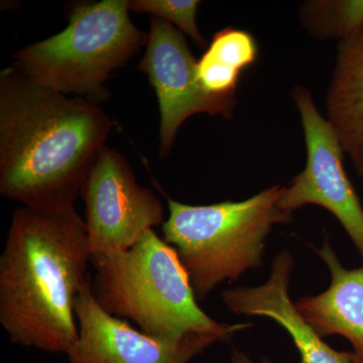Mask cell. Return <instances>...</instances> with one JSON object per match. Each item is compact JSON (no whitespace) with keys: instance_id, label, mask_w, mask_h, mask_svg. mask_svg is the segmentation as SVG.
I'll return each mask as SVG.
<instances>
[{"instance_id":"obj_1","label":"cell","mask_w":363,"mask_h":363,"mask_svg":"<svg viewBox=\"0 0 363 363\" xmlns=\"http://www.w3.org/2000/svg\"><path fill=\"white\" fill-rule=\"evenodd\" d=\"M112 123L18 67L0 73V194L39 209L74 207Z\"/></svg>"},{"instance_id":"obj_2","label":"cell","mask_w":363,"mask_h":363,"mask_svg":"<svg viewBox=\"0 0 363 363\" xmlns=\"http://www.w3.org/2000/svg\"><path fill=\"white\" fill-rule=\"evenodd\" d=\"M91 259L75 208L16 210L0 257V323L13 343L65 354L73 348Z\"/></svg>"},{"instance_id":"obj_3","label":"cell","mask_w":363,"mask_h":363,"mask_svg":"<svg viewBox=\"0 0 363 363\" xmlns=\"http://www.w3.org/2000/svg\"><path fill=\"white\" fill-rule=\"evenodd\" d=\"M91 291L102 309L133 321L152 337L178 341L190 334L216 336L221 342L252 326L215 321L198 305L175 248L154 229L123 252L93 257Z\"/></svg>"},{"instance_id":"obj_4","label":"cell","mask_w":363,"mask_h":363,"mask_svg":"<svg viewBox=\"0 0 363 363\" xmlns=\"http://www.w3.org/2000/svg\"><path fill=\"white\" fill-rule=\"evenodd\" d=\"M284 187L272 186L243 201L199 206L168 198L162 234L175 247L198 301L262 266L274 227L293 220V214L279 206Z\"/></svg>"},{"instance_id":"obj_5","label":"cell","mask_w":363,"mask_h":363,"mask_svg":"<svg viewBox=\"0 0 363 363\" xmlns=\"http://www.w3.org/2000/svg\"><path fill=\"white\" fill-rule=\"evenodd\" d=\"M128 13V0L75 4L63 32L20 50L13 66L45 87L97 104L108 97L104 84L112 72L147 44L149 35Z\"/></svg>"},{"instance_id":"obj_6","label":"cell","mask_w":363,"mask_h":363,"mask_svg":"<svg viewBox=\"0 0 363 363\" xmlns=\"http://www.w3.org/2000/svg\"><path fill=\"white\" fill-rule=\"evenodd\" d=\"M292 96L304 130L307 162L284 187L279 206L291 214L307 205L328 210L340 222L363 262V208L344 169L342 147L330 123L318 111L310 91L297 85Z\"/></svg>"},{"instance_id":"obj_7","label":"cell","mask_w":363,"mask_h":363,"mask_svg":"<svg viewBox=\"0 0 363 363\" xmlns=\"http://www.w3.org/2000/svg\"><path fill=\"white\" fill-rule=\"evenodd\" d=\"M81 196L93 257L128 250L150 229L164 224V207L138 185L130 164L104 147L86 177Z\"/></svg>"},{"instance_id":"obj_8","label":"cell","mask_w":363,"mask_h":363,"mask_svg":"<svg viewBox=\"0 0 363 363\" xmlns=\"http://www.w3.org/2000/svg\"><path fill=\"white\" fill-rule=\"evenodd\" d=\"M145 47L138 70L149 76L156 90L161 112L159 156L166 159L186 119L197 113L231 118L238 102L236 96H215L203 89L197 60L183 33L168 21L152 18Z\"/></svg>"},{"instance_id":"obj_9","label":"cell","mask_w":363,"mask_h":363,"mask_svg":"<svg viewBox=\"0 0 363 363\" xmlns=\"http://www.w3.org/2000/svg\"><path fill=\"white\" fill-rule=\"evenodd\" d=\"M77 342L68 363H189L220 339L190 334L178 341L152 337L102 309L91 291V279L75 304Z\"/></svg>"},{"instance_id":"obj_10","label":"cell","mask_w":363,"mask_h":363,"mask_svg":"<svg viewBox=\"0 0 363 363\" xmlns=\"http://www.w3.org/2000/svg\"><path fill=\"white\" fill-rule=\"evenodd\" d=\"M293 269L292 253L283 250L272 260L266 283L224 291V305L233 314L269 318L281 325L292 338L300 363H352L351 351L333 350L298 313L290 296Z\"/></svg>"},{"instance_id":"obj_11","label":"cell","mask_w":363,"mask_h":363,"mask_svg":"<svg viewBox=\"0 0 363 363\" xmlns=\"http://www.w3.org/2000/svg\"><path fill=\"white\" fill-rule=\"evenodd\" d=\"M317 252L330 271V286L318 295L298 298L296 308L320 337L347 339L352 363H363V267H344L328 240Z\"/></svg>"},{"instance_id":"obj_12","label":"cell","mask_w":363,"mask_h":363,"mask_svg":"<svg viewBox=\"0 0 363 363\" xmlns=\"http://www.w3.org/2000/svg\"><path fill=\"white\" fill-rule=\"evenodd\" d=\"M326 109L344 154L363 178V28L339 42Z\"/></svg>"},{"instance_id":"obj_13","label":"cell","mask_w":363,"mask_h":363,"mask_svg":"<svg viewBox=\"0 0 363 363\" xmlns=\"http://www.w3.org/2000/svg\"><path fill=\"white\" fill-rule=\"evenodd\" d=\"M257 55L252 33L234 28L219 30L197 63L203 89L215 96H235L241 73L257 61Z\"/></svg>"},{"instance_id":"obj_14","label":"cell","mask_w":363,"mask_h":363,"mask_svg":"<svg viewBox=\"0 0 363 363\" xmlns=\"http://www.w3.org/2000/svg\"><path fill=\"white\" fill-rule=\"evenodd\" d=\"M298 16L314 39L341 42L363 28V0H309L301 4Z\"/></svg>"},{"instance_id":"obj_15","label":"cell","mask_w":363,"mask_h":363,"mask_svg":"<svg viewBox=\"0 0 363 363\" xmlns=\"http://www.w3.org/2000/svg\"><path fill=\"white\" fill-rule=\"evenodd\" d=\"M197 0H130V11L138 13H149L154 18L168 21L175 25L192 39L200 49H206L207 42L203 38L196 21L198 6Z\"/></svg>"},{"instance_id":"obj_16","label":"cell","mask_w":363,"mask_h":363,"mask_svg":"<svg viewBox=\"0 0 363 363\" xmlns=\"http://www.w3.org/2000/svg\"><path fill=\"white\" fill-rule=\"evenodd\" d=\"M231 362L233 363H272V360L269 358H262L259 362H255L248 357V355L245 354V352L240 350H234L233 354H231Z\"/></svg>"}]
</instances>
